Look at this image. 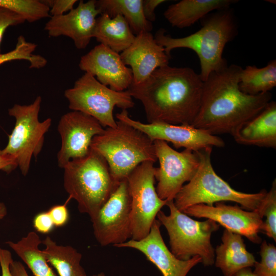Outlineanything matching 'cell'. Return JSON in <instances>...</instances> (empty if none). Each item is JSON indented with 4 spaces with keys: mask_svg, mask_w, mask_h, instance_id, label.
<instances>
[{
    "mask_svg": "<svg viewBox=\"0 0 276 276\" xmlns=\"http://www.w3.org/2000/svg\"><path fill=\"white\" fill-rule=\"evenodd\" d=\"M221 241L215 249L214 263L224 276H234L240 270L254 266L256 260L247 250L241 235L225 229Z\"/></svg>",
    "mask_w": 276,
    "mask_h": 276,
    "instance_id": "cell-21",
    "label": "cell"
},
{
    "mask_svg": "<svg viewBox=\"0 0 276 276\" xmlns=\"http://www.w3.org/2000/svg\"><path fill=\"white\" fill-rule=\"evenodd\" d=\"M33 226L39 233L47 234L52 231L54 224L48 212L36 215L33 219Z\"/></svg>",
    "mask_w": 276,
    "mask_h": 276,
    "instance_id": "cell-35",
    "label": "cell"
},
{
    "mask_svg": "<svg viewBox=\"0 0 276 276\" xmlns=\"http://www.w3.org/2000/svg\"><path fill=\"white\" fill-rule=\"evenodd\" d=\"M166 205L169 208V215L160 211L156 217L168 232L172 253L181 260L198 256L205 266L214 264L215 249L211 237L220 225L209 219L203 221L192 219L178 210L173 200L167 201Z\"/></svg>",
    "mask_w": 276,
    "mask_h": 276,
    "instance_id": "cell-7",
    "label": "cell"
},
{
    "mask_svg": "<svg viewBox=\"0 0 276 276\" xmlns=\"http://www.w3.org/2000/svg\"><path fill=\"white\" fill-rule=\"evenodd\" d=\"M42 243L45 246L43 254L59 276H87L81 265L82 255L70 245H58L47 236Z\"/></svg>",
    "mask_w": 276,
    "mask_h": 276,
    "instance_id": "cell-25",
    "label": "cell"
},
{
    "mask_svg": "<svg viewBox=\"0 0 276 276\" xmlns=\"http://www.w3.org/2000/svg\"><path fill=\"white\" fill-rule=\"evenodd\" d=\"M17 167L14 157L10 155H0V170L10 172Z\"/></svg>",
    "mask_w": 276,
    "mask_h": 276,
    "instance_id": "cell-38",
    "label": "cell"
},
{
    "mask_svg": "<svg viewBox=\"0 0 276 276\" xmlns=\"http://www.w3.org/2000/svg\"><path fill=\"white\" fill-rule=\"evenodd\" d=\"M165 2L164 0H143V11L146 19L151 22L154 21L156 18V8Z\"/></svg>",
    "mask_w": 276,
    "mask_h": 276,
    "instance_id": "cell-36",
    "label": "cell"
},
{
    "mask_svg": "<svg viewBox=\"0 0 276 276\" xmlns=\"http://www.w3.org/2000/svg\"><path fill=\"white\" fill-rule=\"evenodd\" d=\"M10 269L13 276H29L22 263L17 261H12Z\"/></svg>",
    "mask_w": 276,
    "mask_h": 276,
    "instance_id": "cell-39",
    "label": "cell"
},
{
    "mask_svg": "<svg viewBox=\"0 0 276 276\" xmlns=\"http://www.w3.org/2000/svg\"><path fill=\"white\" fill-rule=\"evenodd\" d=\"M131 198L127 179L120 182L109 199L90 219L94 234L103 246H117L131 238Z\"/></svg>",
    "mask_w": 276,
    "mask_h": 276,
    "instance_id": "cell-12",
    "label": "cell"
},
{
    "mask_svg": "<svg viewBox=\"0 0 276 276\" xmlns=\"http://www.w3.org/2000/svg\"><path fill=\"white\" fill-rule=\"evenodd\" d=\"M154 164L151 161L140 164L127 178L131 198V239L133 240H141L149 233L158 213L167 202L156 192Z\"/></svg>",
    "mask_w": 276,
    "mask_h": 276,
    "instance_id": "cell-10",
    "label": "cell"
},
{
    "mask_svg": "<svg viewBox=\"0 0 276 276\" xmlns=\"http://www.w3.org/2000/svg\"><path fill=\"white\" fill-rule=\"evenodd\" d=\"M203 82L188 67L169 65L155 70L127 90L143 104L148 123L192 125L198 112Z\"/></svg>",
    "mask_w": 276,
    "mask_h": 276,
    "instance_id": "cell-1",
    "label": "cell"
},
{
    "mask_svg": "<svg viewBox=\"0 0 276 276\" xmlns=\"http://www.w3.org/2000/svg\"><path fill=\"white\" fill-rule=\"evenodd\" d=\"M160 225L159 221L155 219L145 238L138 241L130 239L116 247L132 248L142 252L163 276H187L193 267L202 262L201 258L198 256L188 260L176 258L165 243L160 233Z\"/></svg>",
    "mask_w": 276,
    "mask_h": 276,
    "instance_id": "cell-17",
    "label": "cell"
},
{
    "mask_svg": "<svg viewBox=\"0 0 276 276\" xmlns=\"http://www.w3.org/2000/svg\"><path fill=\"white\" fill-rule=\"evenodd\" d=\"M96 4V0H81L67 13L51 16L44 30L50 37L66 36L73 40L77 49H85L93 37L97 16L100 14Z\"/></svg>",
    "mask_w": 276,
    "mask_h": 276,
    "instance_id": "cell-18",
    "label": "cell"
},
{
    "mask_svg": "<svg viewBox=\"0 0 276 276\" xmlns=\"http://www.w3.org/2000/svg\"><path fill=\"white\" fill-rule=\"evenodd\" d=\"M41 98L38 96L29 105L15 104L8 114L15 119L14 127L9 136L7 146L0 149V155L15 157L22 174L27 175L32 156L36 158L43 147L44 135L51 125L52 119H38Z\"/></svg>",
    "mask_w": 276,
    "mask_h": 276,
    "instance_id": "cell-8",
    "label": "cell"
},
{
    "mask_svg": "<svg viewBox=\"0 0 276 276\" xmlns=\"http://www.w3.org/2000/svg\"><path fill=\"white\" fill-rule=\"evenodd\" d=\"M63 186L79 211L92 218L116 190L120 182L112 176L104 158L90 148L88 153L73 159L63 167Z\"/></svg>",
    "mask_w": 276,
    "mask_h": 276,
    "instance_id": "cell-4",
    "label": "cell"
},
{
    "mask_svg": "<svg viewBox=\"0 0 276 276\" xmlns=\"http://www.w3.org/2000/svg\"><path fill=\"white\" fill-rule=\"evenodd\" d=\"M25 22L24 18L20 15L7 9L0 7V53L1 44L7 29Z\"/></svg>",
    "mask_w": 276,
    "mask_h": 276,
    "instance_id": "cell-32",
    "label": "cell"
},
{
    "mask_svg": "<svg viewBox=\"0 0 276 276\" xmlns=\"http://www.w3.org/2000/svg\"><path fill=\"white\" fill-rule=\"evenodd\" d=\"M201 19V28L187 36L174 38L160 29L154 37L170 57L171 51L175 49L187 48L194 51L199 59V75L204 82L211 73L227 65L222 57L223 52L226 44L237 35L238 29L233 11L229 8L218 10Z\"/></svg>",
    "mask_w": 276,
    "mask_h": 276,
    "instance_id": "cell-3",
    "label": "cell"
},
{
    "mask_svg": "<svg viewBox=\"0 0 276 276\" xmlns=\"http://www.w3.org/2000/svg\"><path fill=\"white\" fill-rule=\"evenodd\" d=\"M159 167L156 168V191L164 200H173L184 183L193 177L199 165L197 151L184 149L178 152L162 140L153 141Z\"/></svg>",
    "mask_w": 276,
    "mask_h": 276,
    "instance_id": "cell-11",
    "label": "cell"
},
{
    "mask_svg": "<svg viewBox=\"0 0 276 276\" xmlns=\"http://www.w3.org/2000/svg\"><path fill=\"white\" fill-rule=\"evenodd\" d=\"M70 199L68 198L64 204L56 205L51 207L48 211L54 226L57 227L62 226L67 222L69 214L66 207V203Z\"/></svg>",
    "mask_w": 276,
    "mask_h": 276,
    "instance_id": "cell-34",
    "label": "cell"
},
{
    "mask_svg": "<svg viewBox=\"0 0 276 276\" xmlns=\"http://www.w3.org/2000/svg\"><path fill=\"white\" fill-rule=\"evenodd\" d=\"M143 0H99L96 7L101 14H106L110 17L118 15L126 20L135 35L143 32H150L153 28L152 22L144 16Z\"/></svg>",
    "mask_w": 276,
    "mask_h": 276,
    "instance_id": "cell-24",
    "label": "cell"
},
{
    "mask_svg": "<svg viewBox=\"0 0 276 276\" xmlns=\"http://www.w3.org/2000/svg\"><path fill=\"white\" fill-rule=\"evenodd\" d=\"M182 212L189 216L214 220L226 229L245 236L253 243L262 242L258 233L261 231L263 218L258 209L247 211L238 205H226L218 202L214 205L195 204Z\"/></svg>",
    "mask_w": 276,
    "mask_h": 276,
    "instance_id": "cell-15",
    "label": "cell"
},
{
    "mask_svg": "<svg viewBox=\"0 0 276 276\" xmlns=\"http://www.w3.org/2000/svg\"><path fill=\"white\" fill-rule=\"evenodd\" d=\"M36 48V44L27 41L24 36L20 35L13 50L0 53V65L12 60H25L29 62L30 68H41L47 64V60L41 55L33 54Z\"/></svg>",
    "mask_w": 276,
    "mask_h": 276,
    "instance_id": "cell-29",
    "label": "cell"
},
{
    "mask_svg": "<svg viewBox=\"0 0 276 276\" xmlns=\"http://www.w3.org/2000/svg\"><path fill=\"white\" fill-rule=\"evenodd\" d=\"M79 67L115 91L127 90L133 82L131 70L123 63L120 54L102 44L82 56Z\"/></svg>",
    "mask_w": 276,
    "mask_h": 276,
    "instance_id": "cell-16",
    "label": "cell"
},
{
    "mask_svg": "<svg viewBox=\"0 0 276 276\" xmlns=\"http://www.w3.org/2000/svg\"><path fill=\"white\" fill-rule=\"evenodd\" d=\"M276 86V60L263 67L248 65L242 68L239 82L240 89L250 95L269 93Z\"/></svg>",
    "mask_w": 276,
    "mask_h": 276,
    "instance_id": "cell-27",
    "label": "cell"
},
{
    "mask_svg": "<svg viewBox=\"0 0 276 276\" xmlns=\"http://www.w3.org/2000/svg\"><path fill=\"white\" fill-rule=\"evenodd\" d=\"M262 215L266 218L263 221L261 231L270 238L276 241V182L273 181L269 192H267L264 198L258 209Z\"/></svg>",
    "mask_w": 276,
    "mask_h": 276,
    "instance_id": "cell-30",
    "label": "cell"
},
{
    "mask_svg": "<svg viewBox=\"0 0 276 276\" xmlns=\"http://www.w3.org/2000/svg\"><path fill=\"white\" fill-rule=\"evenodd\" d=\"M12 261L11 253L8 250L0 248L1 276H13L10 269V265Z\"/></svg>",
    "mask_w": 276,
    "mask_h": 276,
    "instance_id": "cell-37",
    "label": "cell"
},
{
    "mask_svg": "<svg viewBox=\"0 0 276 276\" xmlns=\"http://www.w3.org/2000/svg\"><path fill=\"white\" fill-rule=\"evenodd\" d=\"M118 121L125 123L146 134L152 141L162 140L171 143L176 149L183 148L198 151L208 147H223L224 141L206 131L189 125L165 123H144L129 117L127 110L116 114Z\"/></svg>",
    "mask_w": 276,
    "mask_h": 276,
    "instance_id": "cell-13",
    "label": "cell"
},
{
    "mask_svg": "<svg viewBox=\"0 0 276 276\" xmlns=\"http://www.w3.org/2000/svg\"><path fill=\"white\" fill-rule=\"evenodd\" d=\"M231 135L240 144L275 149V102L271 101L256 116L240 125Z\"/></svg>",
    "mask_w": 276,
    "mask_h": 276,
    "instance_id": "cell-20",
    "label": "cell"
},
{
    "mask_svg": "<svg viewBox=\"0 0 276 276\" xmlns=\"http://www.w3.org/2000/svg\"><path fill=\"white\" fill-rule=\"evenodd\" d=\"M237 0H182L170 5L164 13L166 19L173 27H190L214 10L229 8Z\"/></svg>",
    "mask_w": 276,
    "mask_h": 276,
    "instance_id": "cell-22",
    "label": "cell"
},
{
    "mask_svg": "<svg viewBox=\"0 0 276 276\" xmlns=\"http://www.w3.org/2000/svg\"><path fill=\"white\" fill-rule=\"evenodd\" d=\"M69 108L88 114L103 127L115 128L113 117L115 106L127 110L134 106L132 98L126 90L117 91L99 82L89 73H85L72 88L64 91Z\"/></svg>",
    "mask_w": 276,
    "mask_h": 276,
    "instance_id": "cell-9",
    "label": "cell"
},
{
    "mask_svg": "<svg viewBox=\"0 0 276 276\" xmlns=\"http://www.w3.org/2000/svg\"><path fill=\"white\" fill-rule=\"evenodd\" d=\"M57 129L61 139L57 161L61 168L70 160L86 155L93 137L105 130L94 118L78 111L64 114L59 121Z\"/></svg>",
    "mask_w": 276,
    "mask_h": 276,
    "instance_id": "cell-14",
    "label": "cell"
},
{
    "mask_svg": "<svg viewBox=\"0 0 276 276\" xmlns=\"http://www.w3.org/2000/svg\"><path fill=\"white\" fill-rule=\"evenodd\" d=\"M7 213V210L6 205L3 202H0V220L6 216Z\"/></svg>",
    "mask_w": 276,
    "mask_h": 276,
    "instance_id": "cell-41",
    "label": "cell"
},
{
    "mask_svg": "<svg viewBox=\"0 0 276 276\" xmlns=\"http://www.w3.org/2000/svg\"><path fill=\"white\" fill-rule=\"evenodd\" d=\"M234 276H257L250 267L243 268L235 273Z\"/></svg>",
    "mask_w": 276,
    "mask_h": 276,
    "instance_id": "cell-40",
    "label": "cell"
},
{
    "mask_svg": "<svg viewBox=\"0 0 276 276\" xmlns=\"http://www.w3.org/2000/svg\"><path fill=\"white\" fill-rule=\"evenodd\" d=\"M0 7L15 12L29 22L50 16V8L43 1L0 0Z\"/></svg>",
    "mask_w": 276,
    "mask_h": 276,
    "instance_id": "cell-28",
    "label": "cell"
},
{
    "mask_svg": "<svg viewBox=\"0 0 276 276\" xmlns=\"http://www.w3.org/2000/svg\"><path fill=\"white\" fill-rule=\"evenodd\" d=\"M93 276H105V275L103 272H100L98 274H94Z\"/></svg>",
    "mask_w": 276,
    "mask_h": 276,
    "instance_id": "cell-42",
    "label": "cell"
},
{
    "mask_svg": "<svg viewBox=\"0 0 276 276\" xmlns=\"http://www.w3.org/2000/svg\"><path fill=\"white\" fill-rule=\"evenodd\" d=\"M242 70L232 64L209 75L203 82L200 107L192 126L215 135L232 134L268 105L270 92L250 95L240 89Z\"/></svg>",
    "mask_w": 276,
    "mask_h": 276,
    "instance_id": "cell-2",
    "label": "cell"
},
{
    "mask_svg": "<svg viewBox=\"0 0 276 276\" xmlns=\"http://www.w3.org/2000/svg\"><path fill=\"white\" fill-rule=\"evenodd\" d=\"M261 243V260L256 262L253 272L257 276H276V247L265 240Z\"/></svg>",
    "mask_w": 276,
    "mask_h": 276,
    "instance_id": "cell-31",
    "label": "cell"
},
{
    "mask_svg": "<svg viewBox=\"0 0 276 276\" xmlns=\"http://www.w3.org/2000/svg\"><path fill=\"white\" fill-rule=\"evenodd\" d=\"M38 234L29 232L18 241H7L6 243L28 266L34 276H57L43 254L39 248L42 243Z\"/></svg>",
    "mask_w": 276,
    "mask_h": 276,
    "instance_id": "cell-26",
    "label": "cell"
},
{
    "mask_svg": "<svg viewBox=\"0 0 276 276\" xmlns=\"http://www.w3.org/2000/svg\"><path fill=\"white\" fill-rule=\"evenodd\" d=\"M90 148L107 162L113 178L118 182L127 179L140 164L157 161L153 141L146 134L123 122L115 128L107 127L94 136Z\"/></svg>",
    "mask_w": 276,
    "mask_h": 276,
    "instance_id": "cell-5",
    "label": "cell"
},
{
    "mask_svg": "<svg viewBox=\"0 0 276 276\" xmlns=\"http://www.w3.org/2000/svg\"><path fill=\"white\" fill-rule=\"evenodd\" d=\"M212 151V147L197 151L200 160L198 168L175 197L173 201L176 208L182 212L195 204L213 205L216 202L232 201L240 204L243 209L257 210L267 191L262 190L258 193H246L234 189L214 171L211 159Z\"/></svg>",
    "mask_w": 276,
    "mask_h": 276,
    "instance_id": "cell-6",
    "label": "cell"
},
{
    "mask_svg": "<svg viewBox=\"0 0 276 276\" xmlns=\"http://www.w3.org/2000/svg\"><path fill=\"white\" fill-rule=\"evenodd\" d=\"M50 8L51 16H56L64 14L74 8L76 0H45L43 1Z\"/></svg>",
    "mask_w": 276,
    "mask_h": 276,
    "instance_id": "cell-33",
    "label": "cell"
},
{
    "mask_svg": "<svg viewBox=\"0 0 276 276\" xmlns=\"http://www.w3.org/2000/svg\"><path fill=\"white\" fill-rule=\"evenodd\" d=\"M93 37L100 44L119 53L131 45L135 35L123 16L110 17L106 14H101L96 19Z\"/></svg>",
    "mask_w": 276,
    "mask_h": 276,
    "instance_id": "cell-23",
    "label": "cell"
},
{
    "mask_svg": "<svg viewBox=\"0 0 276 276\" xmlns=\"http://www.w3.org/2000/svg\"><path fill=\"white\" fill-rule=\"evenodd\" d=\"M120 56L123 63L130 66L134 84L144 81L155 70L169 65L171 58L149 32L135 35L133 42Z\"/></svg>",
    "mask_w": 276,
    "mask_h": 276,
    "instance_id": "cell-19",
    "label": "cell"
}]
</instances>
